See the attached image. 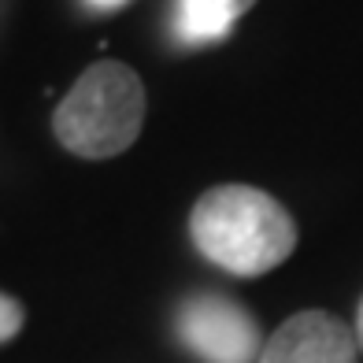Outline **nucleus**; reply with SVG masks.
Returning <instances> with one entry per match:
<instances>
[{
  "label": "nucleus",
  "instance_id": "8",
  "mask_svg": "<svg viewBox=\"0 0 363 363\" xmlns=\"http://www.w3.org/2000/svg\"><path fill=\"white\" fill-rule=\"evenodd\" d=\"M93 8H104V11H115V8H123L126 0H89Z\"/></svg>",
  "mask_w": 363,
  "mask_h": 363
},
{
  "label": "nucleus",
  "instance_id": "3",
  "mask_svg": "<svg viewBox=\"0 0 363 363\" xmlns=\"http://www.w3.org/2000/svg\"><path fill=\"white\" fill-rule=\"evenodd\" d=\"M178 337L204 363H252L263 352L256 319L223 293H193L182 301Z\"/></svg>",
  "mask_w": 363,
  "mask_h": 363
},
{
  "label": "nucleus",
  "instance_id": "4",
  "mask_svg": "<svg viewBox=\"0 0 363 363\" xmlns=\"http://www.w3.org/2000/svg\"><path fill=\"white\" fill-rule=\"evenodd\" d=\"M256 363H359L356 326L330 311H296L271 334Z\"/></svg>",
  "mask_w": 363,
  "mask_h": 363
},
{
  "label": "nucleus",
  "instance_id": "7",
  "mask_svg": "<svg viewBox=\"0 0 363 363\" xmlns=\"http://www.w3.org/2000/svg\"><path fill=\"white\" fill-rule=\"evenodd\" d=\"M356 341H359V352H363V296H359V308H356Z\"/></svg>",
  "mask_w": 363,
  "mask_h": 363
},
{
  "label": "nucleus",
  "instance_id": "6",
  "mask_svg": "<svg viewBox=\"0 0 363 363\" xmlns=\"http://www.w3.org/2000/svg\"><path fill=\"white\" fill-rule=\"evenodd\" d=\"M23 319H26L23 304L15 301V296L0 293V345H8L15 334H19V330H23Z\"/></svg>",
  "mask_w": 363,
  "mask_h": 363
},
{
  "label": "nucleus",
  "instance_id": "2",
  "mask_svg": "<svg viewBox=\"0 0 363 363\" xmlns=\"http://www.w3.org/2000/svg\"><path fill=\"white\" fill-rule=\"evenodd\" d=\"M148 96L134 67L119 60H96L78 74L52 115L56 141L82 160H111L138 141Z\"/></svg>",
  "mask_w": 363,
  "mask_h": 363
},
{
  "label": "nucleus",
  "instance_id": "1",
  "mask_svg": "<svg viewBox=\"0 0 363 363\" xmlns=\"http://www.w3.org/2000/svg\"><path fill=\"white\" fill-rule=\"evenodd\" d=\"M189 238L208 263L238 278H256L293 256L296 223L256 186H216L193 204Z\"/></svg>",
  "mask_w": 363,
  "mask_h": 363
},
{
  "label": "nucleus",
  "instance_id": "5",
  "mask_svg": "<svg viewBox=\"0 0 363 363\" xmlns=\"http://www.w3.org/2000/svg\"><path fill=\"white\" fill-rule=\"evenodd\" d=\"M256 0H178V34L189 45H208L230 34Z\"/></svg>",
  "mask_w": 363,
  "mask_h": 363
}]
</instances>
